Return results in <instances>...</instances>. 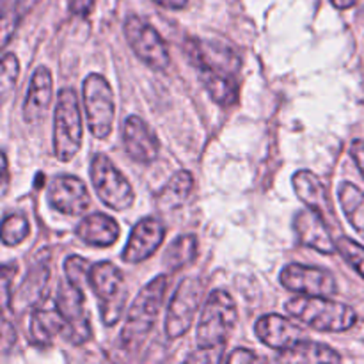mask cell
<instances>
[{"label":"cell","instance_id":"6da1fadb","mask_svg":"<svg viewBox=\"0 0 364 364\" xmlns=\"http://www.w3.org/2000/svg\"><path fill=\"white\" fill-rule=\"evenodd\" d=\"M185 46L210 98L220 107L235 105L240 92L242 70V57L237 50L219 39L194 38Z\"/></svg>","mask_w":364,"mask_h":364},{"label":"cell","instance_id":"7a4b0ae2","mask_svg":"<svg viewBox=\"0 0 364 364\" xmlns=\"http://www.w3.org/2000/svg\"><path fill=\"white\" fill-rule=\"evenodd\" d=\"M167 287H169V276L160 274L135 295L128 308L123 331H121V343L124 350L135 352L148 340L160 315Z\"/></svg>","mask_w":364,"mask_h":364},{"label":"cell","instance_id":"3957f363","mask_svg":"<svg viewBox=\"0 0 364 364\" xmlns=\"http://www.w3.org/2000/svg\"><path fill=\"white\" fill-rule=\"evenodd\" d=\"M287 311L318 333H345L358 322V315L350 306L331 301V297L299 295L287 302Z\"/></svg>","mask_w":364,"mask_h":364},{"label":"cell","instance_id":"277c9868","mask_svg":"<svg viewBox=\"0 0 364 364\" xmlns=\"http://www.w3.org/2000/svg\"><path fill=\"white\" fill-rule=\"evenodd\" d=\"M238 320L235 299L226 290H213L203 306L196 340L203 348L226 347Z\"/></svg>","mask_w":364,"mask_h":364},{"label":"cell","instance_id":"5b68a950","mask_svg":"<svg viewBox=\"0 0 364 364\" xmlns=\"http://www.w3.org/2000/svg\"><path fill=\"white\" fill-rule=\"evenodd\" d=\"M82 109L73 89L64 87L57 95L53 110V155L60 162H70L82 148Z\"/></svg>","mask_w":364,"mask_h":364},{"label":"cell","instance_id":"8992f818","mask_svg":"<svg viewBox=\"0 0 364 364\" xmlns=\"http://www.w3.org/2000/svg\"><path fill=\"white\" fill-rule=\"evenodd\" d=\"M89 287L100 304V316L107 327L116 326L127 306V279L119 267L110 262L91 265Z\"/></svg>","mask_w":364,"mask_h":364},{"label":"cell","instance_id":"52a82bcc","mask_svg":"<svg viewBox=\"0 0 364 364\" xmlns=\"http://www.w3.org/2000/svg\"><path fill=\"white\" fill-rule=\"evenodd\" d=\"M82 102L92 137L100 141L109 137L116 119V102L109 80L100 73H89L82 84Z\"/></svg>","mask_w":364,"mask_h":364},{"label":"cell","instance_id":"ba28073f","mask_svg":"<svg viewBox=\"0 0 364 364\" xmlns=\"http://www.w3.org/2000/svg\"><path fill=\"white\" fill-rule=\"evenodd\" d=\"M89 174H91L96 194L107 208L123 212L134 205V187L109 156L103 155V153H96L91 159Z\"/></svg>","mask_w":364,"mask_h":364},{"label":"cell","instance_id":"9c48e42d","mask_svg":"<svg viewBox=\"0 0 364 364\" xmlns=\"http://www.w3.org/2000/svg\"><path fill=\"white\" fill-rule=\"evenodd\" d=\"M124 38L132 52L148 68L155 71L167 70L171 64L169 46L160 32L149 21L139 16H128L123 25Z\"/></svg>","mask_w":364,"mask_h":364},{"label":"cell","instance_id":"30bf717a","mask_svg":"<svg viewBox=\"0 0 364 364\" xmlns=\"http://www.w3.org/2000/svg\"><path fill=\"white\" fill-rule=\"evenodd\" d=\"M203 283L198 277H187L178 284L169 302V308H167L166 323H164L166 336L169 340H178L191 329L199 311Z\"/></svg>","mask_w":364,"mask_h":364},{"label":"cell","instance_id":"8fae6325","mask_svg":"<svg viewBox=\"0 0 364 364\" xmlns=\"http://www.w3.org/2000/svg\"><path fill=\"white\" fill-rule=\"evenodd\" d=\"M85 290L75 287L64 279L59 283L55 294V304L60 315L66 320V334L64 340L71 345H84L91 340L92 331L89 316L85 313Z\"/></svg>","mask_w":364,"mask_h":364},{"label":"cell","instance_id":"7c38bea8","mask_svg":"<svg viewBox=\"0 0 364 364\" xmlns=\"http://www.w3.org/2000/svg\"><path fill=\"white\" fill-rule=\"evenodd\" d=\"M279 281L287 290L309 297H333L338 294V283L333 274L320 267L291 263L279 274Z\"/></svg>","mask_w":364,"mask_h":364},{"label":"cell","instance_id":"4fadbf2b","mask_svg":"<svg viewBox=\"0 0 364 364\" xmlns=\"http://www.w3.org/2000/svg\"><path fill=\"white\" fill-rule=\"evenodd\" d=\"M48 205L64 215H84L91 206V196L84 181L71 174L53 178L48 187Z\"/></svg>","mask_w":364,"mask_h":364},{"label":"cell","instance_id":"5bb4252c","mask_svg":"<svg viewBox=\"0 0 364 364\" xmlns=\"http://www.w3.org/2000/svg\"><path fill=\"white\" fill-rule=\"evenodd\" d=\"M164 237H166V226L162 220L156 217H144L132 228V233L128 237L121 258L130 265L146 262L162 245Z\"/></svg>","mask_w":364,"mask_h":364},{"label":"cell","instance_id":"9a60e30c","mask_svg":"<svg viewBox=\"0 0 364 364\" xmlns=\"http://www.w3.org/2000/svg\"><path fill=\"white\" fill-rule=\"evenodd\" d=\"M255 333L263 345L279 352V354L295 348L308 336L301 326L284 318V316L277 315V313H269V315L259 316L255 326Z\"/></svg>","mask_w":364,"mask_h":364},{"label":"cell","instance_id":"2e32d148","mask_svg":"<svg viewBox=\"0 0 364 364\" xmlns=\"http://www.w3.org/2000/svg\"><path fill=\"white\" fill-rule=\"evenodd\" d=\"M123 146L134 162L149 166L159 159L160 141L155 130L139 116H128L123 123Z\"/></svg>","mask_w":364,"mask_h":364},{"label":"cell","instance_id":"e0dca14e","mask_svg":"<svg viewBox=\"0 0 364 364\" xmlns=\"http://www.w3.org/2000/svg\"><path fill=\"white\" fill-rule=\"evenodd\" d=\"M291 185H294L295 194L301 199L302 205L322 215L323 220L331 226V230H334L338 223L336 213H334L333 203L327 196V188L322 183V180L313 171L302 169L291 176Z\"/></svg>","mask_w":364,"mask_h":364},{"label":"cell","instance_id":"ac0fdd59","mask_svg":"<svg viewBox=\"0 0 364 364\" xmlns=\"http://www.w3.org/2000/svg\"><path fill=\"white\" fill-rule=\"evenodd\" d=\"M64 334H66V320L60 315L55 299L45 295L32 309L28 341L36 347H48L55 336L64 340Z\"/></svg>","mask_w":364,"mask_h":364},{"label":"cell","instance_id":"d6986e66","mask_svg":"<svg viewBox=\"0 0 364 364\" xmlns=\"http://www.w3.org/2000/svg\"><path fill=\"white\" fill-rule=\"evenodd\" d=\"M294 231L299 244L322 255L338 252L336 240L331 235V226L313 210L306 208L294 217Z\"/></svg>","mask_w":364,"mask_h":364},{"label":"cell","instance_id":"ffe728a7","mask_svg":"<svg viewBox=\"0 0 364 364\" xmlns=\"http://www.w3.org/2000/svg\"><path fill=\"white\" fill-rule=\"evenodd\" d=\"M53 100V77L52 71L46 66H38L31 77L27 95L23 100V114L25 123H38L48 112Z\"/></svg>","mask_w":364,"mask_h":364},{"label":"cell","instance_id":"44dd1931","mask_svg":"<svg viewBox=\"0 0 364 364\" xmlns=\"http://www.w3.org/2000/svg\"><path fill=\"white\" fill-rule=\"evenodd\" d=\"M75 233L85 245L103 249L116 244L121 230L116 219H112L107 213L96 212L91 215H85L75 228Z\"/></svg>","mask_w":364,"mask_h":364},{"label":"cell","instance_id":"7402d4cb","mask_svg":"<svg viewBox=\"0 0 364 364\" xmlns=\"http://www.w3.org/2000/svg\"><path fill=\"white\" fill-rule=\"evenodd\" d=\"M194 188V176L191 171H178L169 178L166 185L156 192L155 203L162 212L176 210L183 205Z\"/></svg>","mask_w":364,"mask_h":364},{"label":"cell","instance_id":"603a6c76","mask_svg":"<svg viewBox=\"0 0 364 364\" xmlns=\"http://www.w3.org/2000/svg\"><path fill=\"white\" fill-rule=\"evenodd\" d=\"M338 201L345 219L364 238V191L352 181H341L338 187Z\"/></svg>","mask_w":364,"mask_h":364},{"label":"cell","instance_id":"cb8c5ba5","mask_svg":"<svg viewBox=\"0 0 364 364\" xmlns=\"http://www.w3.org/2000/svg\"><path fill=\"white\" fill-rule=\"evenodd\" d=\"M279 359L294 363H340L341 355L329 345L306 338L295 348L279 354Z\"/></svg>","mask_w":364,"mask_h":364},{"label":"cell","instance_id":"d4e9b609","mask_svg":"<svg viewBox=\"0 0 364 364\" xmlns=\"http://www.w3.org/2000/svg\"><path fill=\"white\" fill-rule=\"evenodd\" d=\"M199 255V240L196 235H180L173 244L167 247L166 255H164V265L167 269L181 270L183 267H188L198 259Z\"/></svg>","mask_w":364,"mask_h":364},{"label":"cell","instance_id":"484cf974","mask_svg":"<svg viewBox=\"0 0 364 364\" xmlns=\"http://www.w3.org/2000/svg\"><path fill=\"white\" fill-rule=\"evenodd\" d=\"M48 267L45 263H39L27 277H25L23 284H21L20 290V299L23 301V304H32L36 306L43 297H45L46 287H48Z\"/></svg>","mask_w":364,"mask_h":364},{"label":"cell","instance_id":"4316f807","mask_svg":"<svg viewBox=\"0 0 364 364\" xmlns=\"http://www.w3.org/2000/svg\"><path fill=\"white\" fill-rule=\"evenodd\" d=\"M31 233V226L28 220L20 213H9L4 217L2 223V242L7 247H14L20 245L25 238Z\"/></svg>","mask_w":364,"mask_h":364},{"label":"cell","instance_id":"83f0119b","mask_svg":"<svg viewBox=\"0 0 364 364\" xmlns=\"http://www.w3.org/2000/svg\"><path fill=\"white\" fill-rule=\"evenodd\" d=\"M336 245L341 258H343L345 262H347L348 265H350L364 279V245L348 237L338 238Z\"/></svg>","mask_w":364,"mask_h":364},{"label":"cell","instance_id":"f1b7e54d","mask_svg":"<svg viewBox=\"0 0 364 364\" xmlns=\"http://www.w3.org/2000/svg\"><path fill=\"white\" fill-rule=\"evenodd\" d=\"M18 77H20V60L14 53L6 52L2 57V73H0V95L4 102L16 87Z\"/></svg>","mask_w":364,"mask_h":364},{"label":"cell","instance_id":"f546056e","mask_svg":"<svg viewBox=\"0 0 364 364\" xmlns=\"http://www.w3.org/2000/svg\"><path fill=\"white\" fill-rule=\"evenodd\" d=\"M89 272H91V265L82 256L71 255L64 259V274H66V279L71 284H75V287L85 290V287L89 284Z\"/></svg>","mask_w":364,"mask_h":364},{"label":"cell","instance_id":"4dcf8cb0","mask_svg":"<svg viewBox=\"0 0 364 364\" xmlns=\"http://www.w3.org/2000/svg\"><path fill=\"white\" fill-rule=\"evenodd\" d=\"M224 348L226 347H208L203 348L199 347L198 350L192 352L187 358V361L192 363H220L226 361V355H224Z\"/></svg>","mask_w":364,"mask_h":364},{"label":"cell","instance_id":"1f68e13d","mask_svg":"<svg viewBox=\"0 0 364 364\" xmlns=\"http://www.w3.org/2000/svg\"><path fill=\"white\" fill-rule=\"evenodd\" d=\"M14 274H16V263H6L2 269V308H4V311H7L11 306V297H13V291H11V281H13Z\"/></svg>","mask_w":364,"mask_h":364},{"label":"cell","instance_id":"d6a6232c","mask_svg":"<svg viewBox=\"0 0 364 364\" xmlns=\"http://www.w3.org/2000/svg\"><path fill=\"white\" fill-rule=\"evenodd\" d=\"M262 361L258 354H255L252 350H247V348H237V350L231 352L226 358V363H255Z\"/></svg>","mask_w":364,"mask_h":364},{"label":"cell","instance_id":"836d02e7","mask_svg":"<svg viewBox=\"0 0 364 364\" xmlns=\"http://www.w3.org/2000/svg\"><path fill=\"white\" fill-rule=\"evenodd\" d=\"M350 156L355 162V166H358L359 173H361L364 178V141L363 139H355V141L352 142Z\"/></svg>","mask_w":364,"mask_h":364},{"label":"cell","instance_id":"e575fe53","mask_svg":"<svg viewBox=\"0 0 364 364\" xmlns=\"http://www.w3.org/2000/svg\"><path fill=\"white\" fill-rule=\"evenodd\" d=\"M14 341H16V331H14V327L11 326L6 318H4V322H2V350L4 352L9 350V343H14Z\"/></svg>","mask_w":364,"mask_h":364},{"label":"cell","instance_id":"d590c367","mask_svg":"<svg viewBox=\"0 0 364 364\" xmlns=\"http://www.w3.org/2000/svg\"><path fill=\"white\" fill-rule=\"evenodd\" d=\"M159 6L166 7V9H171V11H180L183 9L185 6L188 4V0H155Z\"/></svg>","mask_w":364,"mask_h":364},{"label":"cell","instance_id":"8d00e7d4","mask_svg":"<svg viewBox=\"0 0 364 364\" xmlns=\"http://www.w3.org/2000/svg\"><path fill=\"white\" fill-rule=\"evenodd\" d=\"M92 4H95V0H73V4H71V9H73V13L85 14L89 9H91Z\"/></svg>","mask_w":364,"mask_h":364},{"label":"cell","instance_id":"74e56055","mask_svg":"<svg viewBox=\"0 0 364 364\" xmlns=\"http://www.w3.org/2000/svg\"><path fill=\"white\" fill-rule=\"evenodd\" d=\"M2 194H6L7 192V183H9V174H7V171H9V162H7V155L6 153H2Z\"/></svg>","mask_w":364,"mask_h":364},{"label":"cell","instance_id":"f35d334b","mask_svg":"<svg viewBox=\"0 0 364 364\" xmlns=\"http://www.w3.org/2000/svg\"><path fill=\"white\" fill-rule=\"evenodd\" d=\"M331 2H333L336 9H350V7L358 4V0H331Z\"/></svg>","mask_w":364,"mask_h":364}]
</instances>
